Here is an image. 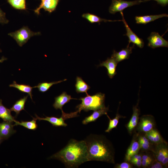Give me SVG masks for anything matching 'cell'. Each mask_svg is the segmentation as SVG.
<instances>
[{
  "instance_id": "cell-1",
  "label": "cell",
  "mask_w": 168,
  "mask_h": 168,
  "mask_svg": "<svg viewBox=\"0 0 168 168\" xmlns=\"http://www.w3.org/2000/svg\"><path fill=\"white\" fill-rule=\"evenodd\" d=\"M49 158L59 160L67 168H77L89 161L86 143L84 140L71 139L64 148Z\"/></svg>"
},
{
  "instance_id": "cell-2",
  "label": "cell",
  "mask_w": 168,
  "mask_h": 168,
  "mask_svg": "<svg viewBox=\"0 0 168 168\" xmlns=\"http://www.w3.org/2000/svg\"><path fill=\"white\" fill-rule=\"evenodd\" d=\"M84 140L87 147L89 161H96L115 163L114 147L105 136L91 134Z\"/></svg>"
},
{
  "instance_id": "cell-3",
  "label": "cell",
  "mask_w": 168,
  "mask_h": 168,
  "mask_svg": "<svg viewBox=\"0 0 168 168\" xmlns=\"http://www.w3.org/2000/svg\"><path fill=\"white\" fill-rule=\"evenodd\" d=\"M105 94L101 92H98L92 96L88 94L85 97L79 99L82 100V102L76 106V108L77 110V112L80 113L82 110L87 112L90 110L95 111L105 108Z\"/></svg>"
},
{
  "instance_id": "cell-4",
  "label": "cell",
  "mask_w": 168,
  "mask_h": 168,
  "mask_svg": "<svg viewBox=\"0 0 168 168\" xmlns=\"http://www.w3.org/2000/svg\"><path fill=\"white\" fill-rule=\"evenodd\" d=\"M40 34V32H34L27 26H23L15 32L8 34V35L12 37L20 47L26 44L31 37Z\"/></svg>"
},
{
  "instance_id": "cell-5",
  "label": "cell",
  "mask_w": 168,
  "mask_h": 168,
  "mask_svg": "<svg viewBox=\"0 0 168 168\" xmlns=\"http://www.w3.org/2000/svg\"><path fill=\"white\" fill-rule=\"evenodd\" d=\"M155 159L165 166L168 163V149L166 142L156 144L155 148L152 150Z\"/></svg>"
},
{
  "instance_id": "cell-6",
  "label": "cell",
  "mask_w": 168,
  "mask_h": 168,
  "mask_svg": "<svg viewBox=\"0 0 168 168\" xmlns=\"http://www.w3.org/2000/svg\"><path fill=\"white\" fill-rule=\"evenodd\" d=\"M141 0H136L133 1H127L123 0H112V3L109 7V12L112 14H114L117 12H120L129 7L139 4Z\"/></svg>"
},
{
  "instance_id": "cell-7",
  "label": "cell",
  "mask_w": 168,
  "mask_h": 168,
  "mask_svg": "<svg viewBox=\"0 0 168 168\" xmlns=\"http://www.w3.org/2000/svg\"><path fill=\"white\" fill-rule=\"evenodd\" d=\"M120 13L122 17L121 21L123 22L126 30V34L124 35L127 36L129 39L128 45H129L131 43H132L138 47L141 48H142L144 45L143 40L139 38L131 30L124 18L123 12H120Z\"/></svg>"
},
{
  "instance_id": "cell-8",
  "label": "cell",
  "mask_w": 168,
  "mask_h": 168,
  "mask_svg": "<svg viewBox=\"0 0 168 168\" xmlns=\"http://www.w3.org/2000/svg\"><path fill=\"white\" fill-rule=\"evenodd\" d=\"M148 46L152 49L161 47H168V41L165 40L158 33L152 32L147 38Z\"/></svg>"
},
{
  "instance_id": "cell-9",
  "label": "cell",
  "mask_w": 168,
  "mask_h": 168,
  "mask_svg": "<svg viewBox=\"0 0 168 168\" xmlns=\"http://www.w3.org/2000/svg\"><path fill=\"white\" fill-rule=\"evenodd\" d=\"M155 125L153 117L150 115L142 116L138 124V130L140 132L146 133L153 129Z\"/></svg>"
},
{
  "instance_id": "cell-10",
  "label": "cell",
  "mask_w": 168,
  "mask_h": 168,
  "mask_svg": "<svg viewBox=\"0 0 168 168\" xmlns=\"http://www.w3.org/2000/svg\"><path fill=\"white\" fill-rule=\"evenodd\" d=\"M41 3L39 6L34 11L37 15H39L40 10L43 8L45 11L51 13L56 8L59 0H40Z\"/></svg>"
},
{
  "instance_id": "cell-11",
  "label": "cell",
  "mask_w": 168,
  "mask_h": 168,
  "mask_svg": "<svg viewBox=\"0 0 168 168\" xmlns=\"http://www.w3.org/2000/svg\"><path fill=\"white\" fill-rule=\"evenodd\" d=\"M118 63L116 60L111 57L101 63L98 67H104L106 68L108 76L110 78H112L117 73L116 70Z\"/></svg>"
},
{
  "instance_id": "cell-12",
  "label": "cell",
  "mask_w": 168,
  "mask_h": 168,
  "mask_svg": "<svg viewBox=\"0 0 168 168\" xmlns=\"http://www.w3.org/2000/svg\"><path fill=\"white\" fill-rule=\"evenodd\" d=\"M14 125L12 123L4 121L0 123V136L3 139H7L16 131L14 130Z\"/></svg>"
},
{
  "instance_id": "cell-13",
  "label": "cell",
  "mask_w": 168,
  "mask_h": 168,
  "mask_svg": "<svg viewBox=\"0 0 168 168\" xmlns=\"http://www.w3.org/2000/svg\"><path fill=\"white\" fill-rule=\"evenodd\" d=\"M75 99L72 98L71 96L68 95L66 92H63L61 95L55 98V101L53 106L56 110L60 109L62 114L65 112L63 110V107L66 104L70 101V100Z\"/></svg>"
},
{
  "instance_id": "cell-14",
  "label": "cell",
  "mask_w": 168,
  "mask_h": 168,
  "mask_svg": "<svg viewBox=\"0 0 168 168\" xmlns=\"http://www.w3.org/2000/svg\"><path fill=\"white\" fill-rule=\"evenodd\" d=\"M134 44L131 47L128 45L126 48L123 49L119 52L114 50L111 57L113 58L118 63L119 62L126 59H128L130 55L132 52V49L134 48Z\"/></svg>"
},
{
  "instance_id": "cell-15",
  "label": "cell",
  "mask_w": 168,
  "mask_h": 168,
  "mask_svg": "<svg viewBox=\"0 0 168 168\" xmlns=\"http://www.w3.org/2000/svg\"><path fill=\"white\" fill-rule=\"evenodd\" d=\"M109 106L107 107L94 111L90 115L86 117L82 121L83 124L86 125L89 123L96 121L98 118L104 114H107L109 111Z\"/></svg>"
},
{
  "instance_id": "cell-16",
  "label": "cell",
  "mask_w": 168,
  "mask_h": 168,
  "mask_svg": "<svg viewBox=\"0 0 168 168\" xmlns=\"http://www.w3.org/2000/svg\"><path fill=\"white\" fill-rule=\"evenodd\" d=\"M138 101L133 107V114L130 120L127 125V128L129 133H131L137 126L138 122L140 111L138 107Z\"/></svg>"
},
{
  "instance_id": "cell-17",
  "label": "cell",
  "mask_w": 168,
  "mask_h": 168,
  "mask_svg": "<svg viewBox=\"0 0 168 168\" xmlns=\"http://www.w3.org/2000/svg\"><path fill=\"white\" fill-rule=\"evenodd\" d=\"M36 117L35 118L36 120L39 121L45 120L48 121L53 126L55 127L63 126L66 127L67 124L64 122V119L61 116L60 118H57L55 117L45 116V118H40L35 114Z\"/></svg>"
},
{
  "instance_id": "cell-18",
  "label": "cell",
  "mask_w": 168,
  "mask_h": 168,
  "mask_svg": "<svg viewBox=\"0 0 168 168\" xmlns=\"http://www.w3.org/2000/svg\"><path fill=\"white\" fill-rule=\"evenodd\" d=\"M168 16V15L166 14L157 15L136 16L135 17V20L136 23L137 24H145L150 22L153 21L160 18Z\"/></svg>"
},
{
  "instance_id": "cell-19",
  "label": "cell",
  "mask_w": 168,
  "mask_h": 168,
  "mask_svg": "<svg viewBox=\"0 0 168 168\" xmlns=\"http://www.w3.org/2000/svg\"><path fill=\"white\" fill-rule=\"evenodd\" d=\"M139 149V145L138 141L135 139L133 140L127 150L125 156V160L126 161H129L131 157L134 155L138 153Z\"/></svg>"
},
{
  "instance_id": "cell-20",
  "label": "cell",
  "mask_w": 168,
  "mask_h": 168,
  "mask_svg": "<svg viewBox=\"0 0 168 168\" xmlns=\"http://www.w3.org/2000/svg\"><path fill=\"white\" fill-rule=\"evenodd\" d=\"M75 86L76 91L77 93H85L86 95L88 94L87 91L91 88L81 77L78 76L76 78Z\"/></svg>"
},
{
  "instance_id": "cell-21",
  "label": "cell",
  "mask_w": 168,
  "mask_h": 168,
  "mask_svg": "<svg viewBox=\"0 0 168 168\" xmlns=\"http://www.w3.org/2000/svg\"><path fill=\"white\" fill-rule=\"evenodd\" d=\"M11 111L10 109L3 105L2 103L0 105V118L4 121L12 123L16 121L11 115Z\"/></svg>"
},
{
  "instance_id": "cell-22",
  "label": "cell",
  "mask_w": 168,
  "mask_h": 168,
  "mask_svg": "<svg viewBox=\"0 0 168 168\" xmlns=\"http://www.w3.org/2000/svg\"><path fill=\"white\" fill-rule=\"evenodd\" d=\"M27 97L28 96H27L17 100L10 108V110L15 112L16 113V116H17L22 110H25V104Z\"/></svg>"
},
{
  "instance_id": "cell-23",
  "label": "cell",
  "mask_w": 168,
  "mask_h": 168,
  "mask_svg": "<svg viewBox=\"0 0 168 168\" xmlns=\"http://www.w3.org/2000/svg\"><path fill=\"white\" fill-rule=\"evenodd\" d=\"M9 86L16 88L22 92L27 93L32 100V91L33 87L29 85L17 84L15 81H13L12 84L10 85Z\"/></svg>"
},
{
  "instance_id": "cell-24",
  "label": "cell",
  "mask_w": 168,
  "mask_h": 168,
  "mask_svg": "<svg viewBox=\"0 0 168 168\" xmlns=\"http://www.w3.org/2000/svg\"><path fill=\"white\" fill-rule=\"evenodd\" d=\"M33 119L30 121H22L21 122L16 120L14 122V126L20 125L29 129L32 130H36L37 127L38 125L36 123V119L35 118L32 117Z\"/></svg>"
},
{
  "instance_id": "cell-25",
  "label": "cell",
  "mask_w": 168,
  "mask_h": 168,
  "mask_svg": "<svg viewBox=\"0 0 168 168\" xmlns=\"http://www.w3.org/2000/svg\"><path fill=\"white\" fill-rule=\"evenodd\" d=\"M82 16L83 18L86 19L91 23L97 22L100 24V22L102 21H117V20L112 21L105 19L101 18L96 15L90 13L83 14Z\"/></svg>"
},
{
  "instance_id": "cell-26",
  "label": "cell",
  "mask_w": 168,
  "mask_h": 168,
  "mask_svg": "<svg viewBox=\"0 0 168 168\" xmlns=\"http://www.w3.org/2000/svg\"><path fill=\"white\" fill-rule=\"evenodd\" d=\"M67 80V79H65L63 80L52 82H43L39 83L37 86L33 87V88H37L39 91L42 92H44L47 91L53 85L65 81Z\"/></svg>"
},
{
  "instance_id": "cell-27",
  "label": "cell",
  "mask_w": 168,
  "mask_h": 168,
  "mask_svg": "<svg viewBox=\"0 0 168 168\" xmlns=\"http://www.w3.org/2000/svg\"><path fill=\"white\" fill-rule=\"evenodd\" d=\"M106 115L109 119L108 127L105 131V132L107 133L110 132L112 129L116 127L120 118H124L125 117L121 116L119 114L118 112V111L115 118L112 119H110L107 114Z\"/></svg>"
},
{
  "instance_id": "cell-28",
  "label": "cell",
  "mask_w": 168,
  "mask_h": 168,
  "mask_svg": "<svg viewBox=\"0 0 168 168\" xmlns=\"http://www.w3.org/2000/svg\"><path fill=\"white\" fill-rule=\"evenodd\" d=\"M7 2L14 8L26 10V0H7Z\"/></svg>"
},
{
  "instance_id": "cell-29",
  "label": "cell",
  "mask_w": 168,
  "mask_h": 168,
  "mask_svg": "<svg viewBox=\"0 0 168 168\" xmlns=\"http://www.w3.org/2000/svg\"><path fill=\"white\" fill-rule=\"evenodd\" d=\"M151 130L153 136L154 144H157L165 142L156 130L153 128Z\"/></svg>"
},
{
  "instance_id": "cell-30",
  "label": "cell",
  "mask_w": 168,
  "mask_h": 168,
  "mask_svg": "<svg viewBox=\"0 0 168 168\" xmlns=\"http://www.w3.org/2000/svg\"><path fill=\"white\" fill-rule=\"evenodd\" d=\"M9 21L6 17V13L0 8V23L2 24H7Z\"/></svg>"
},
{
  "instance_id": "cell-31",
  "label": "cell",
  "mask_w": 168,
  "mask_h": 168,
  "mask_svg": "<svg viewBox=\"0 0 168 168\" xmlns=\"http://www.w3.org/2000/svg\"><path fill=\"white\" fill-rule=\"evenodd\" d=\"M114 167L116 168H131L133 167L129 163L127 162H124L119 164H117Z\"/></svg>"
},
{
  "instance_id": "cell-32",
  "label": "cell",
  "mask_w": 168,
  "mask_h": 168,
  "mask_svg": "<svg viewBox=\"0 0 168 168\" xmlns=\"http://www.w3.org/2000/svg\"><path fill=\"white\" fill-rule=\"evenodd\" d=\"M151 165L150 167L151 168H162L165 166L156 160Z\"/></svg>"
},
{
  "instance_id": "cell-33",
  "label": "cell",
  "mask_w": 168,
  "mask_h": 168,
  "mask_svg": "<svg viewBox=\"0 0 168 168\" xmlns=\"http://www.w3.org/2000/svg\"><path fill=\"white\" fill-rule=\"evenodd\" d=\"M145 133V136L149 141L151 143L154 144V138L152 130H151Z\"/></svg>"
},
{
  "instance_id": "cell-34",
  "label": "cell",
  "mask_w": 168,
  "mask_h": 168,
  "mask_svg": "<svg viewBox=\"0 0 168 168\" xmlns=\"http://www.w3.org/2000/svg\"><path fill=\"white\" fill-rule=\"evenodd\" d=\"M152 160H142V166L143 167L149 166L152 163Z\"/></svg>"
},
{
  "instance_id": "cell-35",
  "label": "cell",
  "mask_w": 168,
  "mask_h": 168,
  "mask_svg": "<svg viewBox=\"0 0 168 168\" xmlns=\"http://www.w3.org/2000/svg\"><path fill=\"white\" fill-rule=\"evenodd\" d=\"M131 163L135 166L140 167L142 166V161L139 160H130L129 161Z\"/></svg>"
},
{
  "instance_id": "cell-36",
  "label": "cell",
  "mask_w": 168,
  "mask_h": 168,
  "mask_svg": "<svg viewBox=\"0 0 168 168\" xmlns=\"http://www.w3.org/2000/svg\"><path fill=\"white\" fill-rule=\"evenodd\" d=\"M142 160V156L139 154H138V153L136 154L133 156L131 158L130 160Z\"/></svg>"
},
{
  "instance_id": "cell-37",
  "label": "cell",
  "mask_w": 168,
  "mask_h": 168,
  "mask_svg": "<svg viewBox=\"0 0 168 168\" xmlns=\"http://www.w3.org/2000/svg\"><path fill=\"white\" fill-rule=\"evenodd\" d=\"M158 3L161 4L162 6H165L167 4L168 0H156Z\"/></svg>"
},
{
  "instance_id": "cell-38",
  "label": "cell",
  "mask_w": 168,
  "mask_h": 168,
  "mask_svg": "<svg viewBox=\"0 0 168 168\" xmlns=\"http://www.w3.org/2000/svg\"><path fill=\"white\" fill-rule=\"evenodd\" d=\"M142 156V160H152V159L151 157L149 156L148 155H143Z\"/></svg>"
},
{
  "instance_id": "cell-39",
  "label": "cell",
  "mask_w": 168,
  "mask_h": 168,
  "mask_svg": "<svg viewBox=\"0 0 168 168\" xmlns=\"http://www.w3.org/2000/svg\"><path fill=\"white\" fill-rule=\"evenodd\" d=\"M7 59V58L4 56H2L1 59H0V63H2L4 61Z\"/></svg>"
},
{
  "instance_id": "cell-40",
  "label": "cell",
  "mask_w": 168,
  "mask_h": 168,
  "mask_svg": "<svg viewBox=\"0 0 168 168\" xmlns=\"http://www.w3.org/2000/svg\"><path fill=\"white\" fill-rule=\"evenodd\" d=\"M3 140V139L0 136V145Z\"/></svg>"
},
{
  "instance_id": "cell-41",
  "label": "cell",
  "mask_w": 168,
  "mask_h": 168,
  "mask_svg": "<svg viewBox=\"0 0 168 168\" xmlns=\"http://www.w3.org/2000/svg\"><path fill=\"white\" fill-rule=\"evenodd\" d=\"M150 0H144L143 1H141V2H147ZM154 0L156 1V0Z\"/></svg>"
},
{
  "instance_id": "cell-42",
  "label": "cell",
  "mask_w": 168,
  "mask_h": 168,
  "mask_svg": "<svg viewBox=\"0 0 168 168\" xmlns=\"http://www.w3.org/2000/svg\"><path fill=\"white\" fill-rule=\"evenodd\" d=\"M2 103V100H0V105Z\"/></svg>"
},
{
  "instance_id": "cell-43",
  "label": "cell",
  "mask_w": 168,
  "mask_h": 168,
  "mask_svg": "<svg viewBox=\"0 0 168 168\" xmlns=\"http://www.w3.org/2000/svg\"><path fill=\"white\" fill-rule=\"evenodd\" d=\"M2 52V50L0 49V52Z\"/></svg>"
}]
</instances>
